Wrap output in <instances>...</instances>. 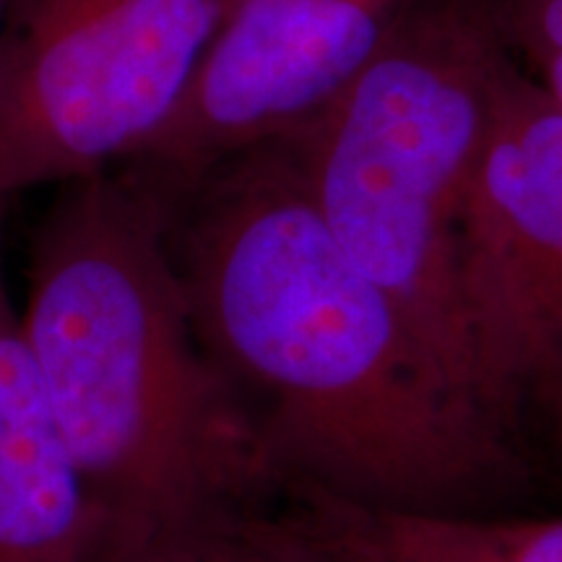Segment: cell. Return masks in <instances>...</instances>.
<instances>
[{
  "label": "cell",
  "instance_id": "11",
  "mask_svg": "<svg viewBox=\"0 0 562 562\" xmlns=\"http://www.w3.org/2000/svg\"><path fill=\"white\" fill-rule=\"evenodd\" d=\"M539 417H542L547 422V427H550L552 440H554V446H558V453L562 461V378L552 389L550 398L544 402L542 414H539Z\"/></svg>",
  "mask_w": 562,
  "mask_h": 562
},
{
  "label": "cell",
  "instance_id": "12",
  "mask_svg": "<svg viewBox=\"0 0 562 562\" xmlns=\"http://www.w3.org/2000/svg\"><path fill=\"white\" fill-rule=\"evenodd\" d=\"M5 3H9V0H0V30H3V16H5Z\"/></svg>",
  "mask_w": 562,
  "mask_h": 562
},
{
  "label": "cell",
  "instance_id": "6",
  "mask_svg": "<svg viewBox=\"0 0 562 562\" xmlns=\"http://www.w3.org/2000/svg\"><path fill=\"white\" fill-rule=\"evenodd\" d=\"M422 0H227L165 131L128 165L180 191L311 123Z\"/></svg>",
  "mask_w": 562,
  "mask_h": 562
},
{
  "label": "cell",
  "instance_id": "1",
  "mask_svg": "<svg viewBox=\"0 0 562 562\" xmlns=\"http://www.w3.org/2000/svg\"><path fill=\"white\" fill-rule=\"evenodd\" d=\"M167 237L203 355L281 482L372 516L503 513L521 440L347 256L290 138L180 188Z\"/></svg>",
  "mask_w": 562,
  "mask_h": 562
},
{
  "label": "cell",
  "instance_id": "2",
  "mask_svg": "<svg viewBox=\"0 0 562 562\" xmlns=\"http://www.w3.org/2000/svg\"><path fill=\"white\" fill-rule=\"evenodd\" d=\"M175 195L117 170L60 186L21 305L97 533L281 482L195 336L170 252Z\"/></svg>",
  "mask_w": 562,
  "mask_h": 562
},
{
  "label": "cell",
  "instance_id": "7",
  "mask_svg": "<svg viewBox=\"0 0 562 562\" xmlns=\"http://www.w3.org/2000/svg\"><path fill=\"white\" fill-rule=\"evenodd\" d=\"M9 203L0 199V562H89V492L5 279Z\"/></svg>",
  "mask_w": 562,
  "mask_h": 562
},
{
  "label": "cell",
  "instance_id": "3",
  "mask_svg": "<svg viewBox=\"0 0 562 562\" xmlns=\"http://www.w3.org/2000/svg\"><path fill=\"white\" fill-rule=\"evenodd\" d=\"M508 53L476 3L422 0L326 110L284 136L347 256L480 409L461 318L459 222Z\"/></svg>",
  "mask_w": 562,
  "mask_h": 562
},
{
  "label": "cell",
  "instance_id": "8",
  "mask_svg": "<svg viewBox=\"0 0 562 562\" xmlns=\"http://www.w3.org/2000/svg\"><path fill=\"white\" fill-rule=\"evenodd\" d=\"M89 562H389L372 513L269 482L102 531Z\"/></svg>",
  "mask_w": 562,
  "mask_h": 562
},
{
  "label": "cell",
  "instance_id": "4",
  "mask_svg": "<svg viewBox=\"0 0 562 562\" xmlns=\"http://www.w3.org/2000/svg\"><path fill=\"white\" fill-rule=\"evenodd\" d=\"M227 0H9L0 199L117 170L165 131Z\"/></svg>",
  "mask_w": 562,
  "mask_h": 562
},
{
  "label": "cell",
  "instance_id": "5",
  "mask_svg": "<svg viewBox=\"0 0 562 562\" xmlns=\"http://www.w3.org/2000/svg\"><path fill=\"white\" fill-rule=\"evenodd\" d=\"M459 297L476 396L521 440L562 378V108L510 53L463 188Z\"/></svg>",
  "mask_w": 562,
  "mask_h": 562
},
{
  "label": "cell",
  "instance_id": "10",
  "mask_svg": "<svg viewBox=\"0 0 562 562\" xmlns=\"http://www.w3.org/2000/svg\"><path fill=\"white\" fill-rule=\"evenodd\" d=\"M495 19L531 66V79L562 108V0H503Z\"/></svg>",
  "mask_w": 562,
  "mask_h": 562
},
{
  "label": "cell",
  "instance_id": "9",
  "mask_svg": "<svg viewBox=\"0 0 562 562\" xmlns=\"http://www.w3.org/2000/svg\"><path fill=\"white\" fill-rule=\"evenodd\" d=\"M389 562H562V516H375Z\"/></svg>",
  "mask_w": 562,
  "mask_h": 562
}]
</instances>
